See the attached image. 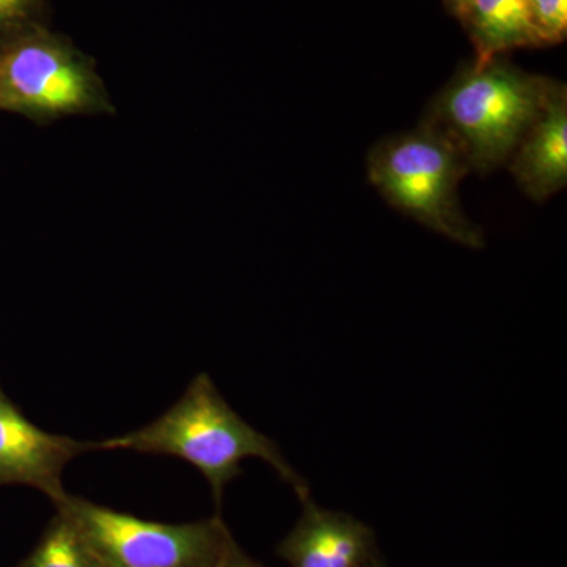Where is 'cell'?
<instances>
[{"instance_id": "3957f363", "label": "cell", "mask_w": 567, "mask_h": 567, "mask_svg": "<svg viewBox=\"0 0 567 567\" xmlns=\"http://www.w3.org/2000/svg\"><path fill=\"white\" fill-rule=\"evenodd\" d=\"M0 111L48 125L115 106L91 55L41 24L0 40Z\"/></svg>"}, {"instance_id": "6da1fadb", "label": "cell", "mask_w": 567, "mask_h": 567, "mask_svg": "<svg viewBox=\"0 0 567 567\" xmlns=\"http://www.w3.org/2000/svg\"><path fill=\"white\" fill-rule=\"evenodd\" d=\"M95 451H133L182 458L203 473L216 506H221L227 484L244 475L241 462L246 458L267 462L293 487L301 502L311 496L308 484L274 440L246 423L205 372L194 377L182 398L162 416L136 431L95 442Z\"/></svg>"}, {"instance_id": "8992f818", "label": "cell", "mask_w": 567, "mask_h": 567, "mask_svg": "<svg viewBox=\"0 0 567 567\" xmlns=\"http://www.w3.org/2000/svg\"><path fill=\"white\" fill-rule=\"evenodd\" d=\"M91 451L95 442L51 434L33 424L0 388V486L35 487L58 505L69 494L62 484L66 465Z\"/></svg>"}, {"instance_id": "8fae6325", "label": "cell", "mask_w": 567, "mask_h": 567, "mask_svg": "<svg viewBox=\"0 0 567 567\" xmlns=\"http://www.w3.org/2000/svg\"><path fill=\"white\" fill-rule=\"evenodd\" d=\"M529 20L539 44L559 43L567 31V0H528Z\"/></svg>"}, {"instance_id": "5bb4252c", "label": "cell", "mask_w": 567, "mask_h": 567, "mask_svg": "<svg viewBox=\"0 0 567 567\" xmlns=\"http://www.w3.org/2000/svg\"><path fill=\"white\" fill-rule=\"evenodd\" d=\"M447 7L453 11L454 14L462 20L465 17L466 10H468L472 0H446Z\"/></svg>"}, {"instance_id": "7a4b0ae2", "label": "cell", "mask_w": 567, "mask_h": 567, "mask_svg": "<svg viewBox=\"0 0 567 567\" xmlns=\"http://www.w3.org/2000/svg\"><path fill=\"white\" fill-rule=\"evenodd\" d=\"M554 84L499 58L476 61L436 95L424 122L456 145L470 173H491L509 162Z\"/></svg>"}, {"instance_id": "52a82bcc", "label": "cell", "mask_w": 567, "mask_h": 567, "mask_svg": "<svg viewBox=\"0 0 567 567\" xmlns=\"http://www.w3.org/2000/svg\"><path fill=\"white\" fill-rule=\"evenodd\" d=\"M303 514L278 547L290 567H361L377 558L375 537L349 514L303 499Z\"/></svg>"}, {"instance_id": "4fadbf2b", "label": "cell", "mask_w": 567, "mask_h": 567, "mask_svg": "<svg viewBox=\"0 0 567 567\" xmlns=\"http://www.w3.org/2000/svg\"><path fill=\"white\" fill-rule=\"evenodd\" d=\"M216 567H264L256 559L249 557L241 550L240 546L235 543L234 537L230 543L227 544L226 551H224L221 561Z\"/></svg>"}, {"instance_id": "30bf717a", "label": "cell", "mask_w": 567, "mask_h": 567, "mask_svg": "<svg viewBox=\"0 0 567 567\" xmlns=\"http://www.w3.org/2000/svg\"><path fill=\"white\" fill-rule=\"evenodd\" d=\"M21 567H95V563L70 518L58 511Z\"/></svg>"}, {"instance_id": "5b68a950", "label": "cell", "mask_w": 567, "mask_h": 567, "mask_svg": "<svg viewBox=\"0 0 567 567\" xmlns=\"http://www.w3.org/2000/svg\"><path fill=\"white\" fill-rule=\"evenodd\" d=\"M55 509L70 518L95 567H216L233 539L219 517L163 524L71 494Z\"/></svg>"}, {"instance_id": "9c48e42d", "label": "cell", "mask_w": 567, "mask_h": 567, "mask_svg": "<svg viewBox=\"0 0 567 567\" xmlns=\"http://www.w3.org/2000/svg\"><path fill=\"white\" fill-rule=\"evenodd\" d=\"M484 62L516 48L539 47L529 20L528 0H472L461 20Z\"/></svg>"}, {"instance_id": "9a60e30c", "label": "cell", "mask_w": 567, "mask_h": 567, "mask_svg": "<svg viewBox=\"0 0 567 567\" xmlns=\"http://www.w3.org/2000/svg\"><path fill=\"white\" fill-rule=\"evenodd\" d=\"M361 567H385V566H383V563L380 561L379 558H375V559H372V561H369L368 565H364Z\"/></svg>"}, {"instance_id": "ba28073f", "label": "cell", "mask_w": 567, "mask_h": 567, "mask_svg": "<svg viewBox=\"0 0 567 567\" xmlns=\"http://www.w3.org/2000/svg\"><path fill=\"white\" fill-rule=\"evenodd\" d=\"M511 174L529 199L543 203L567 183V91L555 82L546 104L511 155Z\"/></svg>"}, {"instance_id": "7c38bea8", "label": "cell", "mask_w": 567, "mask_h": 567, "mask_svg": "<svg viewBox=\"0 0 567 567\" xmlns=\"http://www.w3.org/2000/svg\"><path fill=\"white\" fill-rule=\"evenodd\" d=\"M47 0H0V40L48 24Z\"/></svg>"}, {"instance_id": "277c9868", "label": "cell", "mask_w": 567, "mask_h": 567, "mask_svg": "<svg viewBox=\"0 0 567 567\" xmlns=\"http://www.w3.org/2000/svg\"><path fill=\"white\" fill-rule=\"evenodd\" d=\"M468 173L456 145L424 121L413 132L379 142L368 158L369 181L388 204L450 240L480 249L483 234L468 221L457 196Z\"/></svg>"}]
</instances>
